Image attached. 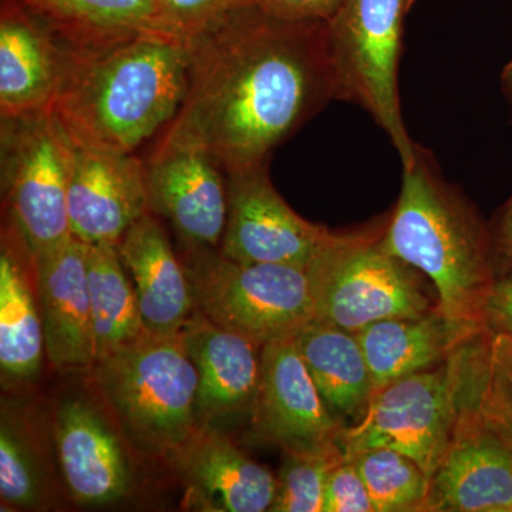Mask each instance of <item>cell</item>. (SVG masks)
I'll list each match as a JSON object with an SVG mask.
<instances>
[{"label": "cell", "mask_w": 512, "mask_h": 512, "mask_svg": "<svg viewBox=\"0 0 512 512\" xmlns=\"http://www.w3.org/2000/svg\"><path fill=\"white\" fill-rule=\"evenodd\" d=\"M185 45L187 92L157 146L202 148L225 174L268 164L336 100L326 23L275 19L241 0Z\"/></svg>", "instance_id": "1"}, {"label": "cell", "mask_w": 512, "mask_h": 512, "mask_svg": "<svg viewBox=\"0 0 512 512\" xmlns=\"http://www.w3.org/2000/svg\"><path fill=\"white\" fill-rule=\"evenodd\" d=\"M188 62L184 40L161 30L106 46H72L53 111L73 140L134 154L180 110Z\"/></svg>", "instance_id": "2"}, {"label": "cell", "mask_w": 512, "mask_h": 512, "mask_svg": "<svg viewBox=\"0 0 512 512\" xmlns=\"http://www.w3.org/2000/svg\"><path fill=\"white\" fill-rule=\"evenodd\" d=\"M382 244L429 279L448 320L484 330L485 301L497 279L488 222L444 180L431 151L420 144L412 164L403 167L402 191L387 214Z\"/></svg>", "instance_id": "3"}, {"label": "cell", "mask_w": 512, "mask_h": 512, "mask_svg": "<svg viewBox=\"0 0 512 512\" xmlns=\"http://www.w3.org/2000/svg\"><path fill=\"white\" fill-rule=\"evenodd\" d=\"M92 382L140 453L174 460L201 429L198 375L180 335H146L99 360Z\"/></svg>", "instance_id": "4"}, {"label": "cell", "mask_w": 512, "mask_h": 512, "mask_svg": "<svg viewBox=\"0 0 512 512\" xmlns=\"http://www.w3.org/2000/svg\"><path fill=\"white\" fill-rule=\"evenodd\" d=\"M387 215L340 231L306 272L315 319L357 333L390 318H416L439 308L429 279L390 254L382 244Z\"/></svg>", "instance_id": "5"}, {"label": "cell", "mask_w": 512, "mask_h": 512, "mask_svg": "<svg viewBox=\"0 0 512 512\" xmlns=\"http://www.w3.org/2000/svg\"><path fill=\"white\" fill-rule=\"evenodd\" d=\"M416 0H345L326 23L336 100L362 107L389 136L403 167L416 143L404 124L399 63L404 22Z\"/></svg>", "instance_id": "6"}, {"label": "cell", "mask_w": 512, "mask_h": 512, "mask_svg": "<svg viewBox=\"0 0 512 512\" xmlns=\"http://www.w3.org/2000/svg\"><path fill=\"white\" fill-rule=\"evenodd\" d=\"M185 266L195 312L264 348L293 338L315 320L306 268L239 262L211 249H191Z\"/></svg>", "instance_id": "7"}, {"label": "cell", "mask_w": 512, "mask_h": 512, "mask_svg": "<svg viewBox=\"0 0 512 512\" xmlns=\"http://www.w3.org/2000/svg\"><path fill=\"white\" fill-rule=\"evenodd\" d=\"M2 192L10 227L33 261L70 234L69 136L53 109L2 119Z\"/></svg>", "instance_id": "8"}, {"label": "cell", "mask_w": 512, "mask_h": 512, "mask_svg": "<svg viewBox=\"0 0 512 512\" xmlns=\"http://www.w3.org/2000/svg\"><path fill=\"white\" fill-rule=\"evenodd\" d=\"M464 345L446 362L376 390L362 419L343 431L345 456L370 447L393 448L433 476L457 420Z\"/></svg>", "instance_id": "9"}, {"label": "cell", "mask_w": 512, "mask_h": 512, "mask_svg": "<svg viewBox=\"0 0 512 512\" xmlns=\"http://www.w3.org/2000/svg\"><path fill=\"white\" fill-rule=\"evenodd\" d=\"M228 218L221 254L239 262L306 268L340 231L299 217L272 184L268 164L227 174Z\"/></svg>", "instance_id": "10"}, {"label": "cell", "mask_w": 512, "mask_h": 512, "mask_svg": "<svg viewBox=\"0 0 512 512\" xmlns=\"http://www.w3.org/2000/svg\"><path fill=\"white\" fill-rule=\"evenodd\" d=\"M251 416L256 434L285 454L343 451L346 426L329 412L293 338L262 348L261 377Z\"/></svg>", "instance_id": "11"}, {"label": "cell", "mask_w": 512, "mask_h": 512, "mask_svg": "<svg viewBox=\"0 0 512 512\" xmlns=\"http://www.w3.org/2000/svg\"><path fill=\"white\" fill-rule=\"evenodd\" d=\"M426 512H512V441L461 387L453 436L430 478Z\"/></svg>", "instance_id": "12"}, {"label": "cell", "mask_w": 512, "mask_h": 512, "mask_svg": "<svg viewBox=\"0 0 512 512\" xmlns=\"http://www.w3.org/2000/svg\"><path fill=\"white\" fill-rule=\"evenodd\" d=\"M67 165L70 234L87 245L117 247L128 229L150 212L143 161L69 136Z\"/></svg>", "instance_id": "13"}, {"label": "cell", "mask_w": 512, "mask_h": 512, "mask_svg": "<svg viewBox=\"0 0 512 512\" xmlns=\"http://www.w3.org/2000/svg\"><path fill=\"white\" fill-rule=\"evenodd\" d=\"M224 168L207 151L157 146L144 163L148 208L171 222L190 249L218 247L228 218Z\"/></svg>", "instance_id": "14"}, {"label": "cell", "mask_w": 512, "mask_h": 512, "mask_svg": "<svg viewBox=\"0 0 512 512\" xmlns=\"http://www.w3.org/2000/svg\"><path fill=\"white\" fill-rule=\"evenodd\" d=\"M45 348L64 375L92 373L97 363L87 285V244L70 237L33 261Z\"/></svg>", "instance_id": "15"}, {"label": "cell", "mask_w": 512, "mask_h": 512, "mask_svg": "<svg viewBox=\"0 0 512 512\" xmlns=\"http://www.w3.org/2000/svg\"><path fill=\"white\" fill-rule=\"evenodd\" d=\"M72 45L19 0H2L0 114L20 119L53 109Z\"/></svg>", "instance_id": "16"}, {"label": "cell", "mask_w": 512, "mask_h": 512, "mask_svg": "<svg viewBox=\"0 0 512 512\" xmlns=\"http://www.w3.org/2000/svg\"><path fill=\"white\" fill-rule=\"evenodd\" d=\"M185 504L211 512L271 511L278 481L214 427H201L174 457Z\"/></svg>", "instance_id": "17"}, {"label": "cell", "mask_w": 512, "mask_h": 512, "mask_svg": "<svg viewBox=\"0 0 512 512\" xmlns=\"http://www.w3.org/2000/svg\"><path fill=\"white\" fill-rule=\"evenodd\" d=\"M55 440L70 495L80 505H106L126 497L131 468L126 450L109 421L82 399L57 407Z\"/></svg>", "instance_id": "18"}, {"label": "cell", "mask_w": 512, "mask_h": 512, "mask_svg": "<svg viewBox=\"0 0 512 512\" xmlns=\"http://www.w3.org/2000/svg\"><path fill=\"white\" fill-rule=\"evenodd\" d=\"M198 375L197 414L201 427L252 412L261 350L252 340L215 325L195 312L180 332Z\"/></svg>", "instance_id": "19"}, {"label": "cell", "mask_w": 512, "mask_h": 512, "mask_svg": "<svg viewBox=\"0 0 512 512\" xmlns=\"http://www.w3.org/2000/svg\"><path fill=\"white\" fill-rule=\"evenodd\" d=\"M117 249L136 289L147 335H180L195 313L190 279L154 214L128 229Z\"/></svg>", "instance_id": "20"}, {"label": "cell", "mask_w": 512, "mask_h": 512, "mask_svg": "<svg viewBox=\"0 0 512 512\" xmlns=\"http://www.w3.org/2000/svg\"><path fill=\"white\" fill-rule=\"evenodd\" d=\"M480 332L456 325L437 308L416 318L379 320L357 332V338L376 392L394 380L446 362Z\"/></svg>", "instance_id": "21"}, {"label": "cell", "mask_w": 512, "mask_h": 512, "mask_svg": "<svg viewBox=\"0 0 512 512\" xmlns=\"http://www.w3.org/2000/svg\"><path fill=\"white\" fill-rule=\"evenodd\" d=\"M293 340L332 416L345 426L362 419L375 384L357 333L315 319Z\"/></svg>", "instance_id": "22"}, {"label": "cell", "mask_w": 512, "mask_h": 512, "mask_svg": "<svg viewBox=\"0 0 512 512\" xmlns=\"http://www.w3.org/2000/svg\"><path fill=\"white\" fill-rule=\"evenodd\" d=\"M30 255L13 229L0 254V370L3 386H18L39 373L45 348L39 302L23 259Z\"/></svg>", "instance_id": "23"}, {"label": "cell", "mask_w": 512, "mask_h": 512, "mask_svg": "<svg viewBox=\"0 0 512 512\" xmlns=\"http://www.w3.org/2000/svg\"><path fill=\"white\" fill-rule=\"evenodd\" d=\"M74 47L111 45L161 30L157 0H19Z\"/></svg>", "instance_id": "24"}, {"label": "cell", "mask_w": 512, "mask_h": 512, "mask_svg": "<svg viewBox=\"0 0 512 512\" xmlns=\"http://www.w3.org/2000/svg\"><path fill=\"white\" fill-rule=\"evenodd\" d=\"M113 245H87V285L97 362L146 336L133 281Z\"/></svg>", "instance_id": "25"}, {"label": "cell", "mask_w": 512, "mask_h": 512, "mask_svg": "<svg viewBox=\"0 0 512 512\" xmlns=\"http://www.w3.org/2000/svg\"><path fill=\"white\" fill-rule=\"evenodd\" d=\"M466 382L484 419L512 441V335L483 330L470 340Z\"/></svg>", "instance_id": "26"}, {"label": "cell", "mask_w": 512, "mask_h": 512, "mask_svg": "<svg viewBox=\"0 0 512 512\" xmlns=\"http://www.w3.org/2000/svg\"><path fill=\"white\" fill-rule=\"evenodd\" d=\"M365 481L375 512H426L430 476L406 454L370 447L345 456Z\"/></svg>", "instance_id": "27"}, {"label": "cell", "mask_w": 512, "mask_h": 512, "mask_svg": "<svg viewBox=\"0 0 512 512\" xmlns=\"http://www.w3.org/2000/svg\"><path fill=\"white\" fill-rule=\"evenodd\" d=\"M0 495L3 503L16 508L39 507L45 497L39 453L6 406L0 423Z\"/></svg>", "instance_id": "28"}, {"label": "cell", "mask_w": 512, "mask_h": 512, "mask_svg": "<svg viewBox=\"0 0 512 512\" xmlns=\"http://www.w3.org/2000/svg\"><path fill=\"white\" fill-rule=\"evenodd\" d=\"M345 453L286 454L272 512H322L326 483Z\"/></svg>", "instance_id": "29"}, {"label": "cell", "mask_w": 512, "mask_h": 512, "mask_svg": "<svg viewBox=\"0 0 512 512\" xmlns=\"http://www.w3.org/2000/svg\"><path fill=\"white\" fill-rule=\"evenodd\" d=\"M160 25L168 35L190 39L241 0H157Z\"/></svg>", "instance_id": "30"}, {"label": "cell", "mask_w": 512, "mask_h": 512, "mask_svg": "<svg viewBox=\"0 0 512 512\" xmlns=\"http://www.w3.org/2000/svg\"><path fill=\"white\" fill-rule=\"evenodd\" d=\"M322 512H375L365 481L349 458L330 473Z\"/></svg>", "instance_id": "31"}, {"label": "cell", "mask_w": 512, "mask_h": 512, "mask_svg": "<svg viewBox=\"0 0 512 512\" xmlns=\"http://www.w3.org/2000/svg\"><path fill=\"white\" fill-rule=\"evenodd\" d=\"M275 19L328 23L345 0H248Z\"/></svg>", "instance_id": "32"}, {"label": "cell", "mask_w": 512, "mask_h": 512, "mask_svg": "<svg viewBox=\"0 0 512 512\" xmlns=\"http://www.w3.org/2000/svg\"><path fill=\"white\" fill-rule=\"evenodd\" d=\"M483 326L490 333L512 335V271L495 279L485 301Z\"/></svg>", "instance_id": "33"}, {"label": "cell", "mask_w": 512, "mask_h": 512, "mask_svg": "<svg viewBox=\"0 0 512 512\" xmlns=\"http://www.w3.org/2000/svg\"><path fill=\"white\" fill-rule=\"evenodd\" d=\"M488 232L491 261L498 278L512 271V195L488 222Z\"/></svg>", "instance_id": "34"}, {"label": "cell", "mask_w": 512, "mask_h": 512, "mask_svg": "<svg viewBox=\"0 0 512 512\" xmlns=\"http://www.w3.org/2000/svg\"><path fill=\"white\" fill-rule=\"evenodd\" d=\"M501 92L505 101H507L508 107H510L511 123H512V56L507 63H505L503 72L500 77Z\"/></svg>", "instance_id": "35"}]
</instances>
